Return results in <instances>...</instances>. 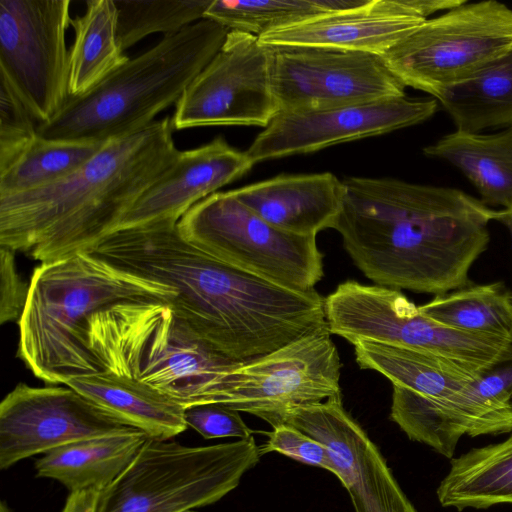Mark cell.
I'll list each match as a JSON object with an SVG mask.
<instances>
[{"label": "cell", "instance_id": "obj_32", "mask_svg": "<svg viewBox=\"0 0 512 512\" xmlns=\"http://www.w3.org/2000/svg\"><path fill=\"white\" fill-rule=\"evenodd\" d=\"M37 125L16 90L0 74V170L38 136Z\"/></svg>", "mask_w": 512, "mask_h": 512}, {"label": "cell", "instance_id": "obj_28", "mask_svg": "<svg viewBox=\"0 0 512 512\" xmlns=\"http://www.w3.org/2000/svg\"><path fill=\"white\" fill-rule=\"evenodd\" d=\"M512 361L500 364L456 393L446 414L464 436L498 435L512 431Z\"/></svg>", "mask_w": 512, "mask_h": 512}, {"label": "cell", "instance_id": "obj_35", "mask_svg": "<svg viewBox=\"0 0 512 512\" xmlns=\"http://www.w3.org/2000/svg\"><path fill=\"white\" fill-rule=\"evenodd\" d=\"M16 252L0 246V323L20 319L28 296L29 283L18 273Z\"/></svg>", "mask_w": 512, "mask_h": 512}, {"label": "cell", "instance_id": "obj_5", "mask_svg": "<svg viewBox=\"0 0 512 512\" xmlns=\"http://www.w3.org/2000/svg\"><path fill=\"white\" fill-rule=\"evenodd\" d=\"M85 346L99 371L149 385L185 408L209 404L222 377L242 361L195 335L169 302L125 301L93 314Z\"/></svg>", "mask_w": 512, "mask_h": 512}, {"label": "cell", "instance_id": "obj_21", "mask_svg": "<svg viewBox=\"0 0 512 512\" xmlns=\"http://www.w3.org/2000/svg\"><path fill=\"white\" fill-rule=\"evenodd\" d=\"M352 345L360 368L376 371L392 385L433 401L445 418L447 402L482 375L426 351L376 341Z\"/></svg>", "mask_w": 512, "mask_h": 512}, {"label": "cell", "instance_id": "obj_13", "mask_svg": "<svg viewBox=\"0 0 512 512\" xmlns=\"http://www.w3.org/2000/svg\"><path fill=\"white\" fill-rule=\"evenodd\" d=\"M277 112L268 46L257 36L230 30L177 101L171 125L173 130L223 125L265 128Z\"/></svg>", "mask_w": 512, "mask_h": 512}, {"label": "cell", "instance_id": "obj_26", "mask_svg": "<svg viewBox=\"0 0 512 512\" xmlns=\"http://www.w3.org/2000/svg\"><path fill=\"white\" fill-rule=\"evenodd\" d=\"M457 130L512 126V50L437 99Z\"/></svg>", "mask_w": 512, "mask_h": 512}, {"label": "cell", "instance_id": "obj_33", "mask_svg": "<svg viewBox=\"0 0 512 512\" xmlns=\"http://www.w3.org/2000/svg\"><path fill=\"white\" fill-rule=\"evenodd\" d=\"M272 428L267 442L259 447L261 456L278 452L302 464L325 469L336 476V468L325 445L288 424H277Z\"/></svg>", "mask_w": 512, "mask_h": 512}, {"label": "cell", "instance_id": "obj_9", "mask_svg": "<svg viewBox=\"0 0 512 512\" xmlns=\"http://www.w3.org/2000/svg\"><path fill=\"white\" fill-rule=\"evenodd\" d=\"M181 234L212 256L281 286L310 291L322 279L316 236H300L269 224L232 193L216 192L178 222Z\"/></svg>", "mask_w": 512, "mask_h": 512}, {"label": "cell", "instance_id": "obj_23", "mask_svg": "<svg viewBox=\"0 0 512 512\" xmlns=\"http://www.w3.org/2000/svg\"><path fill=\"white\" fill-rule=\"evenodd\" d=\"M423 153L460 170L487 206L512 207V126L493 134L456 129Z\"/></svg>", "mask_w": 512, "mask_h": 512}, {"label": "cell", "instance_id": "obj_1", "mask_svg": "<svg viewBox=\"0 0 512 512\" xmlns=\"http://www.w3.org/2000/svg\"><path fill=\"white\" fill-rule=\"evenodd\" d=\"M342 184L333 229L368 279L435 296L471 285L498 210L456 188L371 177Z\"/></svg>", "mask_w": 512, "mask_h": 512}, {"label": "cell", "instance_id": "obj_31", "mask_svg": "<svg viewBox=\"0 0 512 512\" xmlns=\"http://www.w3.org/2000/svg\"><path fill=\"white\" fill-rule=\"evenodd\" d=\"M117 36L123 51L144 37L178 32L204 19L213 0H114Z\"/></svg>", "mask_w": 512, "mask_h": 512}, {"label": "cell", "instance_id": "obj_11", "mask_svg": "<svg viewBox=\"0 0 512 512\" xmlns=\"http://www.w3.org/2000/svg\"><path fill=\"white\" fill-rule=\"evenodd\" d=\"M70 0H0V74L38 124L69 100Z\"/></svg>", "mask_w": 512, "mask_h": 512}, {"label": "cell", "instance_id": "obj_39", "mask_svg": "<svg viewBox=\"0 0 512 512\" xmlns=\"http://www.w3.org/2000/svg\"><path fill=\"white\" fill-rule=\"evenodd\" d=\"M510 404H511V408H512V395H511V400H510Z\"/></svg>", "mask_w": 512, "mask_h": 512}, {"label": "cell", "instance_id": "obj_4", "mask_svg": "<svg viewBox=\"0 0 512 512\" xmlns=\"http://www.w3.org/2000/svg\"><path fill=\"white\" fill-rule=\"evenodd\" d=\"M230 30L202 19L165 35L129 59L89 93L69 98L39 136L52 140L106 142L138 132L176 104L188 85L219 51Z\"/></svg>", "mask_w": 512, "mask_h": 512}, {"label": "cell", "instance_id": "obj_18", "mask_svg": "<svg viewBox=\"0 0 512 512\" xmlns=\"http://www.w3.org/2000/svg\"><path fill=\"white\" fill-rule=\"evenodd\" d=\"M425 20L409 0H367L258 38L266 46L327 47L382 56Z\"/></svg>", "mask_w": 512, "mask_h": 512}, {"label": "cell", "instance_id": "obj_14", "mask_svg": "<svg viewBox=\"0 0 512 512\" xmlns=\"http://www.w3.org/2000/svg\"><path fill=\"white\" fill-rule=\"evenodd\" d=\"M133 429L68 386L19 383L0 404V469L71 443Z\"/></svg>", "mask_w": 512, "mask_h": 512}, {"label": "cell", "instance_id": "obj_17", "mask_svg": "<svg viewBox=\"0 0 512 512\" xmlns=\"http://www.w3.org/2000/svg\"><path fill=\"white\" fill-rule=\"evenodd\" d=\"M253 165L246 151L235 149L221 136L179 151L130 208L117 230L158 222L178 223L195 204L243 176Z\"/></svg>", "mask_w": 512, "mask_h": 512}, {"label": "cell", "instance_id": "obj_29", "mask_svg": "<svg viewBox=\"0 0 512 512\" xmlns=\"http://www.w3.org/2000/svg\"><path fill=\"white\" fill-rule=\"evenodd\" d=\"M104 144L87 140H52L38 135L10 165L0 170V197L37 189L66 178L90 160Z\"/></svg>", "mask_w": 512, "mask_h": 512}, {"label": "cell", "instance_id": "obj_24", "mask_svg": "<svg viewBox=\"0 0 512 512\" xmlns=\"http://www.w3.org/2000/svg\"><path fill=\"white\" fill-rule=\"evenodd\" d=\"M436 494L442 507L458 511L512 505V433L453 457Z\"/></svg>", "mask_w": 512, "mask_h": 512}, {"label": "cell", "instance_id": "obj_15", "mask_svg": "<svg viewBox=\"0 0 512 512\" xmlns=\"http://www.w3.org/2000/svg\"><path fill=\"white\" fill-rule=\"evenodd\" d=\"M435 98L406 96L323 110L278 111L246 150L255 164L378 136L431 118Z\"/></svg>", "mask_w": 512, "mask_h": 512}, {"label": "cell", "instance_id": "obj_12", "mask_svg": "<svg viewBox=\"0 0 512 512\" xmlns=\"http://www.w3.org/2000/svg\"><path fill=\"white\" fill-rule=\"evenodd\" d=\"M278 111L323 110L405 96L378 54L314 46H268Z\"/></svg>", "mask_w": 512, "mask_h": 512}, {"label": "cell", "instance_id": "obj_40", "mask_svg": "<svg viewBox=\"0 0 512 512\" xmlns=\"http://www.w3.org/2000/svg\"><path fill=\"white\" fill-rule=\"evenodd\" d=\"M187 512H195V511L192 510V511H187Z\"/></svg>", "mask_w": 512, "mask_h": 512}, {"label": "cell", "instance_id": "obj_36", "mask_svg": "<svg viewBox=\"0 0 512 512\" xmlns=\"http://www.w3.org/2000/svg\"><path fill=\"white\" fill-rule=\"evenodd\" d=\"M412 7L424 18L439 11H449L467 2L466 0H409Z\"/></svg>", "mask_w": 512, "mask_h": 512}, {"label": "cell", "instance_id": "obj_22", "mask_svg": "<svg viewBox=\"0 0 512 512\" xmlns=\"http://www.w3.org/2000/svg\"><path fill=\"white\" fill-rule=\"evenodd\" d=\"M148 437L133 429L62 446L36 461V475L58 481L70 493L101 491L129 465Z\"/></svg>", "mask_w": 512, "mask_h": 512}, {"label": "cell", "instance_id": "obj_38", "mask_svg": "<svg viewBox=\"0 0 512 512\" xmlns=\"http://www.w3.org/2000/svg\"><path fill=\"white\" fill-rule=\"evenodd\" d=\"M0 512H10L8 506L6 505L5 502H2L1 505H0Z\"/></svg>", "mask_w": 512, "mask_h": 512}, {"label": "cell", "instance_id": "obj_7", "mask_svg": "<svg viewBox=\"0 0 512 512\" xmlns=\"http://www.w3.org/2000/svg\"><path fill=\"white\" fill-rule=\"evenodd\" d=\"M325 312L331 334L351 344L376 341L426 351L478 374L512 361V342L444 326L398 289L347 280L325 298Z\"/></svg>", "mask_w": 512, "mask_h": 512}, {"label": "cell", "instance_id": "obj_6", "mask_svg": "<svg viewBox=\"0 0 512 512\" xmlns=\"http://www.w3.org/2000/svg\"><path fill=\"white\" fill-rule=\"evenodd\" d=\"M253 436L208 446L148 437L95 512H187L219 501L260 460Z\"/></svg>", "mask_w": 512, "mask_h": 512}, {"label": "cell", "instance_id": "obj_16", "mask_svg": "<svg viewBox=\"0 0 512 512\" xmlns=\"http://www.w3.org/2000/svg\"><path fill=\"white\" fill-rule=\"evenodd\" d=\"M282 423L326 446L356 512H417L378 447L343 407L342 396L288 410L271 426Z\"/></svg>", "mask_w": 512, "mask_h": 512}, {"label": "cell", "instance_id": "obj_19", "mask_svg": "<svg viewBox=\"0 0 512 512\" xmlns=\"http://www.w3.org/2000/svg\"><path fill=\"white\" fill-rule=\"evenodd\" d=\"M231 191L269 224L300 236L333 228L344 193L342 180L330 172L279 175Z\"/></svg>", "mask_w": 512, "mask_h": 512}, {"label": "cell", "instance_id": "obj_8", "mask_svg": "<svg viewBox=\"0 0 512 512\" xmlns=\"http://www.w3.org/2000/svg\"><path fill=\"white\" fill-rule=\"evenodd\" d=\"M512 50V9L494 0L425 20L383 55L405 85L437 99Z\"/></svg>", "mask_w": 512, "mask_h": 512}, {"label": "cell", "instance_id": "obj_34", "mask_svg": "<svg viewBox=\"0 0 512 512\" xmlns=\"http://www.w3.org/2000/svg\"><path fill=\"white\" fill-rule=\"evenodd\" d=\"M185 421L205 439L236 437L247 439L253 431L239 412L220 404H199L185 408Z\"/></svg>", "mask_w": 512, "mask_h": 512}, {"label": "cell", "instance_id": "obj_2", "mask_svg": "<svg viewBox=\"0 0 512 512\" xmlns=\"http://www.w3.org/2000/svg\"><path fill=\"white\" fill-rule=\"evenodd\" d=\"M171 118L105 142L57 182L0 197V246L49 262L85 251L117 230L179 150Z\"/></svg>", "mask_w": 512, "mask_h": 512}, {"label": "cell", "instance_id": "obj_25", "mask_svg": "<svg viewBox=\"0 0 512 512\" xmlns=\"http://www.w3.org/2000/svg\"><path fill=\"white\" fill-rule=\"evenodd\" d=\"M117 24L114 0L86 1L85 12L72 19L75 37L69 49L70 98L89 93L130 59L118 41Z\"/></svg>", "mask_w": 512, "mask_h": 512}, {"label": "cell", "instance_id": "obj_27", "mask_svg": "<svg viewBox=\"0 0 512 512\" xmlns=\"http://www.w3.org/2000/svg\"><path fill=\"white\" fill-rule=\"evenodd\" d=\"M418 308L444 326L512 342V297L501 282L471 284L434 296Z\"/></svg>", "mask_w": 512, "mask_h": 512}, {"label": "cell", "instance_id": "obj_30", "mask_svg": "<svg viewBox=\"0 0 512 512\" xmlns=\"http://www.w3.org/2000/svg\"><path fill=\"white\" fill-rule=\"evenodd\" d=\"M329 13V0H213L204 19L260 37Z\"/></svg>", "mask_w": 512, "mask_h": 512}, {"label": "cell", "instance_id": "obj_3", "mask_svg": "<svg viewBox=\"0 0 512 512\" xmlns=\"http://www.w3.org/2000/svg\"><path fill=\"white\" fill-rule=\"evenodd\" d=\"M175 297L172 287L118 270L85 251L42 262L32 273L18 321V357L50 384L100 372L85 346L89 318L120 302Z\"/></svg>", "mask_w": 512, "mask_h": 512}, {"label": "cell", "instance_id": "obj_10", "mask_svg": "<svg viewBox=\"0 0 512 512\" xmlns=\"http://www.w3.org/2000/svg\"><path fill=\"white\" fill-rule=\"evenodd\" d=\"M340 377V356L325 325L275 351L240 362L222 377L210 403L252 414L271 425L288 410L341 396Z\"/></svg>", "mask_w": 512, "mask_h": 512}, {"label": "cell", "instance_id": "obj_20", "mask_svg": "<svg viewBox=\"0 0 512 512\" xmlns=\"http://www.w3.org/2000/svg\"><path fill=\"white\" fill-rule=\"evenodd\" d=\"M64 385L151 438L171 439L188 427L183 405L129 376L100 371Z\"/></svg>", "mask_w": 512, "mask_h": 512}, {"label": "cell", "instance_id": "obj_37", "mask_svg": "<svg viewBox=\"0 0 512 512\" xmlns=\"http://www.w3.org/2000/svg\"><path fill=\"white\" fill-rule=\"evenodd\" d=\"M496 221L505 225L512 236V207L509 209L498 210ZM511 297H512V291H511Z\"/></svg>", "mask_w": 512, "mask_h": 512}]
</instances>
